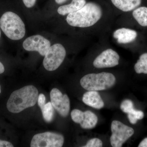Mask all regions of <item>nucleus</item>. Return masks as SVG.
<instances>
[{
    "label": "nucleus",
    "instance_id": "nucleus-1",
    "mask_svg": "<svg viewBox=\"0 0 147 147\" xmlns=\"http://www.w3.org/2000/svg\"><path fill=\"white\" fill-rule=\"evenodd\" d=\"M102 9L99 5L88 3L79 10L68 14L66 21L71 26L88 28L96 24L102 17Z\"/></svg>",
    "mask_w": 147,
    "mask_h": 147
},
{
    "label": "nucleus",
    "instance_id": "nucleus-2",
    "mask_svg": "<svg viewBox=\"0 0 147 147\" xmlns=\"http://www.w3.org/2000/svg\"><path fill=\"white\" fill-rule=\"evenodd\" d=\"M38 96V90L35 87L31 85L26 86L11 94L7 103V108L11 113H20L33 107L37 102Z\"/></svg>",
    "mask_w": 147,
    "mask_h": 147
},
{
    "label": "nucleus",
    "instance_id": "nucleus-3",
    "mask_svg": "<svg viewBox=\"0 0 147 147\" xmlns=\"http://www.w3.org/2000/svg\"><path fill=\"white\" fill-rule=\"evenodd\" d=\"M0 27L7 37L13 40L22 39L26 34L25 24L16 13L7 11L0 19Z\"/></svg>",
    "mask_w": 147,
    "mask_h": 147
},
{
    "label": "nucleus",
    "instance_id": "nucleus-4",
    "mask_svg": "<svg viewBox=\"0 0 147 147\" xmlns=\"http://www.w3.org/2000/svg\"><path fill=\"white\" fill-rule=\"evenodd\" d=\"M116 81L113 74L103 72L86 74L80 80V84L84 89L98 91L109 89L115 85Z\"/></svg>",
    "mask_w": 147,
    "mask_h": 147
},
{
    "label": "nucleus",
    "instance_id": "nucleus-5",
    "mask_svg": "<svg viewBox=\"0 0 147 147\" xmlns=\"http://www.w3.org/2000/svg\"><path fill=\"white\" fill-rule=\"evenodd\" d=\"M66 52L61 44L56 43L50 46L43 61L44 67L47 71L56 70L63 62Z\"/></svg>",
    "mask_w": 147,
    "mask_h": 147
},
{
    "label": "nucleus",
    "instance_id": "nucleus-6",
    "mask_svg": "<svg viewBox=\"0 0 147 147\" xmlns=\"http://www.w3.org/2000/svg\"><path fill=\"white\" fill-rule=\"evenodd\" d=\"M112 134L110 144L113 147H121L134 134V130L119 121H113L111 123Z\"/></svg>",
    "mask_w": 147,
    "mask_h": 147
},
{
    "label": "nucleus",
    "instance_id": "nucleus-7",
    "mask_svg": "<svg viewBox=\"0 0 147 147\" xmlns=\"http://www.w3.org/2000/svg\"><path fill=\"white\" fill-rule=\"evenodd\" d=\"M63 135L55 132H47L35 134L31 142V147H61L63 146Z\"/></svg>",
    "mask_w": 147,
    "mask_h": 147
},
{
    "label": "nucleus",
    "instance_id": "nucleus-8",
    "mask_svg": "<svg viewBox=\"0 0 147 147\" xmlns=\"http://www.w3.org/2000/svg\"><path fill=\"white\" fill-rule=\"evenodd\" d=\"M51 102L61 116L65 117L70 110V100L68 96L63 94L58 89L53 88L50 93Z\"/></svg>",
    "mask_w": 147,
    "mask_h": 147
},
{
    "label": "nucleus",
    "instance_id": "nucleus-9",
    "mask_svg": "<svg viewBox=\"0 0 147 147\" xmlns=\"http://www.w3.org/2000/svg\"><path fill=\"white\" fill-rule=\"evenodd\" d=\"M51 46L49 40L39 35L29 37L24 40L23 47L28 51H37L42 56H45Z\"/></svg>",
    "mask_w": 147,
    "mask_h": 147
},
{
    "label": "nucleus",
    "instance_id": "nucleus-10",
    "mask_svg": "<svg viewBox=\"0 0 147 147\" xmlns=\"http://www.w3.org/2000/svg\"><path fill=\"white\" fill-rule=\"evenodd\" d=\"M120 57L116 51L112 49L104 50L98 56L93 62L96 68L113 67L118 65Z\"/></svg>",
    "mask_w": 147,
    "mask_h": 147
},
{
    "label": "nucleus",
    "instance_id": "nucleus-11",
    "mask_svg": "<svg viewBox=\"0 0 147 147\" xmlns=\"http://www.w3.org/2000/svg\"><path fill=\"white\" fill-rule=\"evenodd\" d=\"M82 100L87 105L100 110L104 106V102L100 95L96 91H88L83 95Z\"/></svg>",
    "mask_w": 147,
    "mask_h": 147
},
{
    "label": "nucleus",
    "instance_id": "nucleus-12",
    "mask_svg": "<svg viewBox=\"0 0 147 147\" xmlns=\"http://www.w3.org/2000/svg\"><path fill=\"white\" fill-rule=\"evenodd\" d=\"M137 33L131 29L121 28L113 33V37L120 44H127L134 41L137 37Z\"/></svg>",
    "mask_w": 147,
    "mask_h": 147
},
{
    "label": "nucleus",
    "instance_id": "nucleus-13",
    "mask_svg": "<svg viewBox=\"0 0 147 147\" xmlns=\"http://www.w3.org/2000/svg\"><path fill=\"white\" fill-rule=\"evenodd\" d=\"M117 8L124 12L134 10L141 4L142 0H111Z\"/></svg>",
    "mask_w": 147,
    "mask_h": 147
},
{
    "label": "nucleus",
    "instance_id": "nucleus-14",
    "mask_svg": "<svg viewBox=\"0 0 147 147\" xmlns=\"http://www.w3.org/2000/svg\"><path fill=\"white\" fill-rule=\"evenodd\" d=\"M86 3V0H72L69 4L62 5L59 7L58 9V12L60 15L65 16L79 10Z\"/></svg>",
    "mask_w": 147,
    "mask_h": 147
},
{
    "label": "nucleus",
    "instance_id": "nucleus-15",
    "mask_svg": "<svg viewBox=\"0 0 147 147\" xmlns=\"http://www.w3.org/2000/svg\"><path fill=\"white\" fill-rule=\"evenodd\" d=\"M84 113V118L80 124L81 127L84 129L94 128L96 126L98 120L97 116L90 110H87Z\"/></svg>",
    "mask_w": 147,
    "mask_h": 147
},
{
    "label": "nucleus",
    "instance_id": "nucleus-16",
    "mask_svg": "<svg viewBox=\"0 0 147 147\" xmlns=\"http://www.w3.org/2000/svg\"><path fill=\"white\" fill-rule=\"evenodd\" d=\"M132 15L140 26L147 27V7H141L135 9L132 12Z\"/></svg>",
    "mask_w": 147,
    "mask_h": 147
},
{
    "label": "nucleus",
    "instance_id": "nucleus-17",
    "mask_svg": "<svg viewBox=\"0 0 147 147\" xmlns=\"http://www.w3.org/2000/svg\"><path fill=\"white\" fill-rule=\"evenodd\" d=\"M134 69L137 74H147V53H144L140 56L134 66Z\"/></svg>",
    "mask_w": 147,
    "mask_h": 147
},
{
    "label": "nucleus",
    "instance_id": "nucleus-18",
    "mask_svg": "<svg viewBox=\"0 0 147 147\" xmlns=\"http://www.w3.org/2000/svg\"><path fill=\"white\" fill-rule=\"evenodd\" d=\"M51 102H47L45 104L41 110L43 119L47 123H50L53 120L54 117L55 110Z\"/></svg>",
    "mask_w": 147,
    "mask_h": 147
},
{
    "label": "nucleus",
    "instance_id": "nucleus-19",
    "mask_svg": "<svg viewBox=\"0 0 147 147\" xmlns=\"http://www.w3.org/2000/svg\"><path fill=\"white\" fill-rule=\"evenodd\" d=\"M144 115L142 111L134 109L130 113L127 114V117L130 123L135 124L138 120H141L144 117Z\"/></svg>",
    "mask_w": 147,
    "mask_h": 147
},
{
    "label": "nucleus",
    "instance_id": "nucleus-20",
    "mask_svg": "<svg viewBox=\"0 0 147 147\" xmlns=\"http://www.w3.org/2000/svg\"><path fill=\"white\" fill-rule=\"evenodd\" d=\"M120 108L124 113L128 114L134 110V104L131 100L125 99L121 103Z\"/></svg>",
    "mask_w": 147,
    "mask_h": 147
},
{
    "label": "nucleus",
    "instance_id": "nucleus-21",
    "mask_svg": "<svg viewBox=\"0 0 147 147\" xmlns=\"http://www.w3.org/2000/svg\"><path fill=\"white\" fill-rule=\"evenodd\" d=\"M71 119L76 123L80 124L83 121L84 117V113L78 109H74L71 113Z\"/></svg>",
    "mask_w": 147,
    "mask_h": 147
},
{
    "label": "nucleus",
    "instance_id": "nucleus-22",
    "mask_svg": "<svg viewBox=\"0 0 147 147\" xmlns=\"http://www.w3.org/2000/svg\"><path fill=\"white\" fill-rule=\"evenodd\" d=\"M102 146V142L98 138H93L90 139L87 142L85 147H101Z\"/></svg>",
    "mask_w": 147,
    "mask_h": 147
},
{
    "label": "nucleus",
    "instance_id": "nucleus-23",
    "mask_svg": "<svg viewBox=\"0 0 147 147\" xmlns=\"http://www.w3.org/2000/svg\"><path fill=\"white\" fill-rule=\"evenodd\" d=\"M38 103V106L41 110L43 108L44 106H45V102H46V98L45 95L43 94H40L38 95V98L37 100Z\"/></svg>",
    "mask_w": 147,
    "mask_h": 147
},
{
    "label": "nucleus",
    "instance_id": "nucleus-24",
    "mask_svg": "<svg viewBox=\"0 0 147 147\" xmlns=\"http://www.w3.org/2000/svg\"><path fill=\"white\" fill-rule=\"evenodd\" d=\"M25 5L28 8H31L34 6L36 0H23Z\"/></svg>",
    "mask_w": 147,
    "mask_h": 147
},
{
    "label": "nucleus",
    "instance_id": "nucleus-25",
    "mask_svg": "<svg viewBox=\"0 0 147 147\" xmlns=\"http://www.w3.org/2000/svg\"><path fill=\"white\" fill-rule=\"evenodd\" d=\"M13 146L10 142L0 140V147H13Z\"/></svg>",
    "mask_w": 147,
    "mask_h": 147
},
{
    "label": "nucleus",
    "instance_id": "nucleus-26",
    "mask_svg": "<svg viewBox=\"0 0 147 147\" xmlns=\"http://www.w3.org/2000/svg\"><path fill=\"white\" fill-rule=\"evenodd\" d=\"M139 147H147V138H145L142 140V142L139 144Z\"/></svg>",
    "mask_w": 147,
    "mask_h": 147
},
{
    "label": "nucleus",
    "instance_id": "nucleus-27",
    "mask_svg": "<svg viewBox=\"0 0 147 147\" xmlns=\"http://www.w3.org/2000/svg\"><path fill=\"white\" fill-rule=\"evenodd\" d=\"M5 67L2 63L0 62V74L4 72Z\"/></svg>",
    "mask_w": 147,
    "mask_h": 147
},
{
    "label": "nucleus",
    "instance_id": "nucleus-28",
    "mask_svg": "<svg viewBox=\"0 0 147 147\" xmlns=\"http://www.w3.org/2000/svg\"><path fill=\"white\" fill-rule=\"evenodd\" d=\"M67 0H55V2L58 4H61L65 2Z\"/></svg>",
    "mask_w": 147,
    "mask_h": 147
},
{
    "label": "nucleus",
    "instance_id": "nucleus-29",
    "mask_svg": "<svg viewBox=\"0 0 147 147\" xmlns=\"http://www.w3.org/2000/svg\"><path fill=\"white\" fill-rule=\"evenodd\" d=\"M1 86H0V94H1Z\"/></svg>",
    "mask_w": 147,
    "mask_h": 147
},
{
    "label": "nucleus",
    "instance_id": "nucleus-30",
    "mask_svg": "<svg viewBox=\"0 0 147 147\" xmlns=\"http://www.w3.org/2000/svg\"><path fill=\"white\" fill-rule=\"evenodd\" d=\"M1 30H0V37H1Z\"/></svg>",
    "mask_w": 147,
    "mask_h": 147
}]
</instances>
